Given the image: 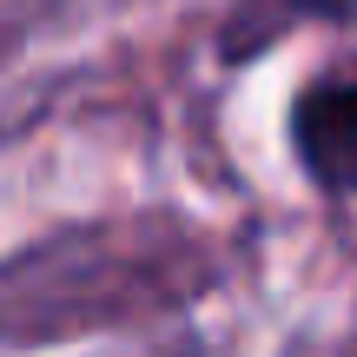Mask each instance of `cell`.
<instances>
[{
    "mask_svg": "<svg viewBox=\"0 0 357 357\" xmlns=\"http://www.w3.org/2000/svg\"><path fill=\"white\" fill-rule=\"evenodd\" d=\"M298 153L331 192H357V79H324L291 113Z\"/></svg>",
    "mask_w": 357,
    "mask_h": 357,
    "instance_id": "obj_1",
    "label": "cell"
},
{
    "mask_svg": "<svg viewBox=\"0 0 357 357\" xmlns=\"http://www.w3.org/2000/svg\"><path fill=\"white\" fill-rule=\"evenodd\" d=\"M298 7H311V13H357V0H298Z\"/></svg>",
    "mask_w": 357,
    "mask_h": 357,
    "instance_id": "obj_2",
    "label": "cell"
}]
</instances>
